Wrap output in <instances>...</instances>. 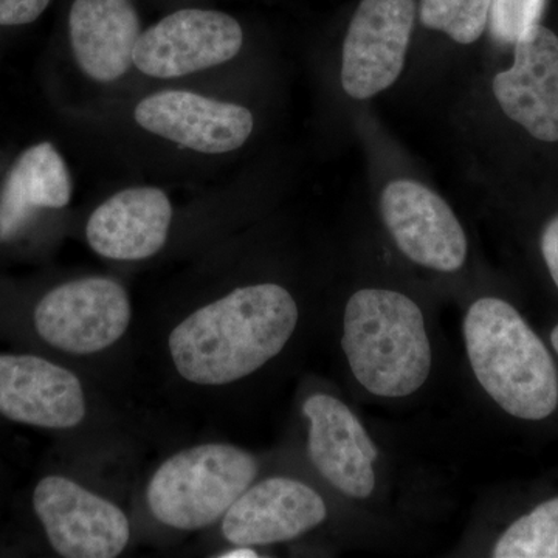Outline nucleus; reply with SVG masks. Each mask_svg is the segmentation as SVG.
<instances>
[{"mask_svg":"<svg viewBox=\"0 0 558 558\" xmlns=\"http://www.w3.org/2000/svg\"><path fill=\"white\" fill-rule=\"evenodd\" d=\"M296 325L299 306L288 289L274 282L244 286L172 329V362L191 384H231L277 357Z\"/></svg>","mask_w":558,"mask_h":558,"instance_id":"nucleus-1","label":"nucleus"},{"mask_svg":"<svg viewBox=\"0 0 558 558\" xmlns=\"http://www.w3.org/2000/svg\"><path fill=\"white\" fill-rule=\"evenodd\" d=\"M462 330L473 374L499 409L524 421H542L557 410L554 360L512 304L494 296L476 300Z\"/></svg>","mask_w":558,"mask_h":558,"instance_id":"nucleus-2","label":"nucleus"},{"mask_svg":"<svg viewBox=\"0 0 558 558\" xmlns=\"http://www.w3.org/2000/svg\"><path fill=\"white\" fill-rule=\"evenodd\" d=\"M341 347L355 379L377 398H407L432 373L424 314L398 290H357L344 307Z\"/></svg>","mask_w":558,"mask_h":558,"instance_id":"nucleus-3","label":"nucleus"},{"mask_svg":"<svg viewBox=\"0 0 558 558\" xmlns=\"http://www.w3.org/2000/svg\"><path fill=\"white\" fill-rule=\"evenodd\" d=\"M256 475L258 462L247 450L204 444L165 461L150 478L146 498L165 526L199 531L222 519Z\"/></svg>","mask_w":558,"mask_h":558,"instance_id":"nucleus-4","label":"nucleus"},{"mask_svg":"<svg viewBox=\"0 0 558 558\" xmlns=\"http://www.w3.org/2000/svg\"><path fill=\"white\" fill-rule=\"evenodd\" d=\"M242 46L244 31L236 17L219 10L182 9L143 31L134 68L149 78H183L226 64Z\"/></svg>","mask_w":558,"mask_h":558,"instance_id":"nucleus-5","label":"nucleus"},{"mask_svg":"<svg viewBox=\"0 0 558 558\" xmlns=\"http://www.w3.org/2000/svg\"><path fill=\"white\" fill-rule=\"evenodd\" d=\"M132 307L116 279H73L51 289L35 310V328L50 347L69 354H95L126 333Z\"/></svg>","mask_w":558,"mask_h":558,"instance_id":"nucleus-6","label":"nucleus"},{"mask_svg":"<svg viewBox=\"0 0 558 558\" xmlns=\"http://www.w3.org/2000/svg\"><path fill=\"white\" fill-rule=\"evenodd\" d=\"M414 0H362L343 40L341 86L354 100L389 89L405 68Z\"/></svg>","mask_w":558,"mask_h":558,"instance_id":"nucleus-7","label":"nucleus"},{"mask_svg":"<svg viewBox=\"0 0 558 558\" xmlns=\"http://www.w3.org/2000/svg\"><path fill=\"white\" fill-rule=\"evenodd\" d=\"M33 508L61 557H119L130 543V520L123 510L64 476L40 480Z\"/></svg>","mask_w":558,"mask_h":558,"instance_id":"nucleus-8","label":"nucleus"},{"mask_svg":"<svg viewBox=\"0 0 558 558\" xmlns=\"http://www.w3.org/2000/svg\"><path fill=\"white\" fill-rule=\"evenodd\" d=\"M380 215L400 252L417 266L442 274L464 266L465 231L450 205L424 183L391 180L381 190Z\"/></svg>","mask_w":558,"mask_h":558,"instance_id":"nucleus-9","label":"nucleus"},{"mask_svg":"<svg viewBox=\"0 0 558 558\" xmlns=\"http://www.w3.org/2000/svg\"><path fill=\"white\" fill-rule=\"evenodd\" d=\"M134 121L150 135L204 156L241 149L255 130V117L244 106L180 89L146 95L135 106Z\"/></svg>","mask_w":558,"mask_h":558,"instance_id":"nucleus-10","label":"nucleus"},{"mask_svg":"<svg viewBox=\"0 0 558 558\" xmlns=\"http://www.w3.org/2000/svg\"><path fill=\"white\" fill-rule=\"evenodd\" d=\"M303 414L310 421L307 450L319 475L349 498H369L379 450L359 417L329 395L311 396Z\"/></svg>","mask_w":558,"mask_h":558,"instance_id":"nucleus-11","label":"nucleus"},{"mask_svg":"<svg viewBox=\"0 0 558 558\" xmlns=\"http://www.w3.org/2000/svg\"><path fill=\"white\" fill-rule=\"evenodd\" d=\"M512 68L494 78L499 108L542 142H558V38L537 25L513 46Z\"/></svg>","mask_w":558,"mask_h":558,"instance_id":"nucleus-12","label":"nucleus"},{"mask_svg":"<svg viewBox=\"0 0 558 558\" xmlns=\"http://www.w3.org/2000/svg\"><path fill=\"white\" fill-rule=\"evenodd\" d=\"M328 519L325 499L301 481L269 478L250 486L223 515V537L234 546L290 542Z\"/></svg>","mask_w":558,"mask_h":558,"instance_id":"nucleus-13","label":"nucleus"},{"mask_svg":"<svg viewBox=\"0 0 558 558\" xmlns=\"http://www.w3.org/2000/svg\"><path fill=\"white\" fill-rule=\"evenodd\" d=\"M0 414L33 427H76L86 416L83 385L49 360L0 355Z\"/></svg>","mask_w":558,"mask_h":558,"instance_id":"nucleus-14","label":"nucleus"},{"mask_svg":"<svg viewBox=\"0 0 558 558\" xmlns=\"http://www.w3.org/2000/svg\"><path fill=\"white\" fill-rule=\"evenodd\" d=\"M145 28L134 0H73L68 40L76 68L94 83H116L134 68Z\"/></svg>","mask_w":558,"mask_h":558,"instance_id":"nucleus-15","label":"nucleus"},{"mask_svg":"<svg viewBox=\"0 0 558 558\" xmlns=\"http://www.w3.org/2000/svg\"><path fill=\"white\" fill-rule=\"evenodd\" d=\"M170 196L157 186H131L92 213L86 238L97 255L112 260L153 258L167 244L172 222Z\"/></svg>","mask_w":558,"mask_h":558,"instance_id":"nucleus-16","label":"nucleus"},{"mask_svg":"<svg viewBox=\"0 0 558 558\" xmlns=\"http://www.w3.org/2000/svg\"><path fill=\"white\" fill-rule=\"evenodd\" d=\"M72 196V172L54 143L20 150L0 175V244L17 240L40 213L69 207Z\"/></svg>","mask_w":558,"mask_h":558,"instance_id":"nucleus-17","label":"nucleus"},{"mask_svg":"<svg viewBox=\"0 0 558 558\" xmlns=\"http://www.w3.org/2000/svg\"><path fill=\"white\" fill-rule=\"evenodd\" d=\"M497 558H558V497L513 521L492 550Z\"/></svg>","mask_w":558,"mask_h":558,"instance_id":"nucleus-18","label":"nucleus"},{"mask_svg":"<svg viewBox=\"0 0 558 558\" xmlns=\"http://www.w3.org/2000/svg\"><path fill=\"white\" fill-rule=\"evenodd\" d=\"M492 0H421L418 17L429 31L470 46L486 31Z\"/></svg>","mask_w":558,"mask_h":558,"instance_id":"nucleus-19","label":"nucleus"},{"mask_svg":"<svg viewBox=\"0 0 558 558\" xmlns=\"http://www.w3.org/2000/svg\"><path fill=\"white\" fill-rule=\"evenodd\" d=\"M545 9L546 0H492V38L505 46H515L517 40L539 25Z\"/></svg>","mask_w":558,"mask_h":558,"instance_id":"nucleus-20","label":"nucleus"},{"mask_svg":"<svg viewBox=\"0 0 558 558\" xmlns=\"http://www.w3.org/2000/svg\"><path fill=\"white\" fill-rule=\"evenodd\" d=\"M53 0H0V31L21 28L39 20Z\"/></svg>","mask_w":558,"mask_h":558,"instance_id":"nucleus-21","label":"nucleus"},{"mask_svg":"<svg viewBox=\"0 0 558 558\" xmlns=\"http://www.w3.org/2000/svg\"><path fill=\"white\" fill-rule=\"evenodd\" d=\"M542 255L550 278L558 289V215L546 223L542 233Z\"/></svg>","mask_w":558,"mask_h":558,"instance_id":"nucleus-22","label":"nucleus"},{"mask_svg":"<svg viewBox=\"0 0 558 558\" xmlns=\"http://www.w3.org/2000/svg\"><path fill=\"white\" fill-rule=\"evenodd\" d=\"M220 558H256L258 554L256 550L250 548V546H236V548L227 550V553L220 554Z\"/></svg>","mask_w":558,"mask_h":558,"instance_id":"nucleus-23","label":"nucleus"},{"mask_svg":"<svg viewBox=\"0 0 558 558\" xmlns=\"http://www.w3.org/2000/svg\"><path fill=\"white\" fill-rule=\"evenodd\" d=\"M550 343H553L554 351L558 354V325L550 332Z\"/></svg>","mask_w":558,"mask_h":558,"instance_id":"nucleus-24","label":"nucleus"}]
</instances>
